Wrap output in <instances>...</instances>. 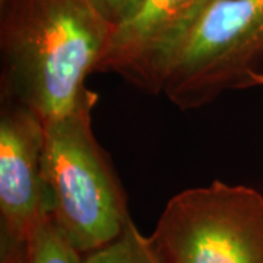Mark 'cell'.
Returning <instances> with one entry per match:
<instances>
[{"label":"cell","instance_id":"obj_1","mask_svg":"<svg viewBox=\"0 0 263 263\" xmlns=\"http://www.w3.org/2000/svg\"><path fill=\"white\" fill-rule=\"evenodd\" d=\"M114 31L94 0H2V101L44 124L70 113Z\"/></svg>","mask_w":263,"mask_h":263},{"label":"cell","instance_id":"obj_2","mask_svg":"<svg viewBox=\"0 0 263 263\" xmlns=\"http://www.w3.org/2000/svg\"><path fill=\"white\" fill-rule=\"evenodd\" d=\"M88 88L76 107L44 124L41 177L47 214L81 254L113 241L132 218L108 154L95 139Z\"/></svg>","mask_w":263,"mask_h":263},{"label":"cell","instance_id":"obj_3","mask_svg":"<svg viewBox=\"0 0 263 263\" xmlns=\"http://www.w3.org/2000/svg\"><path fill=\"white\" fill-rule=\"evenodd\" d=\"M151 237L161 263H263V195L219 180L186 189Z\"/></svg>","mask_w":263,"mask_h":263},{"label":"cell","instance_id":"obj_4","mask_svg":"<svg viewBox=\"0 0 263 263\" xmlns=\"http://www.w3.org/2000/svg\"><path fill=\"white\" fill-rule=\"evenodd\" d=\"M263 59V0H214L189 31L164 85L181 110L249 88Z\"/></svg>","mask_w":263,"mask_h":263},{"label":"cell","instance_id":"obj_5","mask_svg":"<svg viewBox=\"0 0 263 263\" xmlns=\"http://www.w3.org/2000/svg\"><path fill=\"white\" fill-rule=\"evenodd\" d=\"M43 146L44 123L28 108L10 101H2V263H24L31 237L48 218L41 177Z\"/></svg>","mask_w":263,"mask_h":263},{"label":"cell","instance_id":"obj_6","mask_svg":"<svg viewBox=\"0 0 263 263\" xmlns=\"http://www.w3.org/2000/svg\"><path fill=\"white\" fill-rule=\"evenodd\" d=\"M200 0H145L119 25L94 72H113L148 94L164 91L173 63L196 21Z\"/></svg>","mask_w":263,"mask_h":263},{"label":"cell","instance_id":"obj_7","mask_svg":"<svg viewBox=\"0 0 263 263\" xmlns=\"http://www.w3.org/2000/svg\"><path fill=\"white\" fill-rule=\"evenodd\" d=\"M82 263H161L152 237H145L129 221L113 241L82 254Z\"/></svg>","mask_w":263,"mask_h":263},{"label":"cell","instance_id":"obj_8","mask_svg":"<svg viewBox=\"0 0 263 263\" xmlns=\"http://www.w3.org/2000/svg\"><path fill=\"white\" fill-rule=\"evenodd\" d=\"M24 263H82V254L69 245L48 216L31 237Z\"/></svg>","mask_w":263,"mask_h":263},{"label":"cell","instance_id":"obj_9","mask_svg":"<svg viewBox=\"0 0 263 263\" xmlns=\"http://www.w3.org/2000/svg\"><path fill=\"white\" fill-rule=\"evenodd\" d=\"M95 5L117 28L138 13L145 0H94Z\"/></svg>","mask_w":263,"mask_h":263},{"label":"cell","instance_id":"obj_10","mask_svg":"<svg viewBox=\"0 0 263 263\" xmlns=\"http://www.w3.org/2000/svg\"><path fill=\"white\" fill-rule=\"evenodd\" d=\"M250 86H263V73L257 72V70L252 72L250 81H249V88Z\"/></svg>","mask_w":263,"mask_h":263},{"label":"cell","instance_id":"obj_11","mask_svg":"<svg viewBox=\"0 0 263 263\" xmlns=\"http://www.w3.org/2000/svg\"><path fill=\"white\" fill-rule=\"evenodd\" d=\"M212 2H214V0H200V3H199V8H197V15H196V19L199 18V16H200V15H202V12H203V10L206 9V8H208V5H211V3H212ZM195 22H196V21H195Z\"/></svg>","mask_w":263,"mask_h":263}]
</instances>
